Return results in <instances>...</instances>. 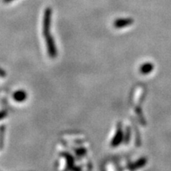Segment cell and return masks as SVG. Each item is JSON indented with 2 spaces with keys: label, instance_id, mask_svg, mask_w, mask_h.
<instances>
[{
  "label": "cell",
  "instance_id": "cell-1",
  "mask_svg": "<svg viewBox=\"0 0 171 171\" xmlns=\"http://www.w3.org/2000/svg\"><path fill=\"white\" fill-rule=\"evenodd\" d=\"M52 10L51 8H47L45 10L43 18V34L45 36L48 35L51 29V24H52Z\"/></svg>",
  "mask_w": 171,
  "mask_h": 171
},
{
  "label": "cell",
  "instance_id": "cell-2",
  "mask_svg": "<svg viewBox=\"0 0 171 171\" xmlns=\"http://www.w3.org/2000/svg\"><path fill=\"white\" fill-rule=\"evenodd\" d=\"M45 41H46L47 50H48V54L51 58H55L57 56V49L56 47L55 41L52 35L48 34L45 36Z\"/></svg>",
  "mask_w": 171,
  "mask_h": 171
},
{
  "label": "cell",
  "instance_id": "cell-3",
  "mask_svg": "<svg viewBox=\"0 0 171 171\" xmlns=\"http://www.w3.org/2000/svg\"><path fill=\"white\" fill-rule=\"evenodd\" d=\"M123 140V131H122L121 128H118L117 131H116V134L115 136V137L113 138V140H112L111 145L113 147H116L120 143V142Z\"/></svg>",
  "mask_w": 171,
  "mask_h": 171
},
{
  "label": "cell",
  "instance_id": "cell-4",
  "mask_svg": "<svg viewBox=\"0 0 171 171\" xmlns=\"http://www.w3.org/2000/svg\"><path fill=\"white\" fill-rule=\"evenodd\" d=\"M132 20L130 19H117V20L115 21L114 22V26L116 28H124L125 26H128V25H131L132 23Z\"/></svg>",
  "mask_w": 171,
  "mask_h": 171
},
{
  "label": "cell",
  "instance_id": "cell-5",
  "mask_svg": "<svg viewBox=\"0 0 171 171\" xmlns=\"http://www.w3.org/2000/svg\"><path fill=\"white\" fill-rule=\"evenodd\" d=\"M13 98L18 102H22V101L26 99L27 94L23 90H18V91H16L13 94Z\"/></svg>",
  "mask_w": 171,
  "mask_h": 171
},
{
  "label": "cell",
  "instance_id": "cell-6",
  "mask_svg": "<svg viewBox=\"0 0 171 171\" xmlns=\"http://www.w3.org/2000/svg\"><path fill=\"white\" fill-rule=\"evenodd\" d=\"M62 155L66 158L67 163V167L72 168L74 165V159H73V158H72V155H68V154H63Z\"/></svg>",
  "mask_w": 171,
  "mask_h": 171
},
{
  "label": "cell",
  "instance_id": "cell-7",
  "mask_svg": "<svg viewBox=\"0 0 171 171\" xmlns=\"http://www.w3.org/2000/svg\"><path fill=\"white\" fill-rule=\"evenodd\" d=\"M151 68H153V67H151V64H145L142 67L141 71L143 74H147L151 72Z\"/></svg>",
  "mask_w": 171,
  "mask_h": 171
},
{
  "label": "cell",
  "instance_id": "cell-8",
  "mask_svg": "<svg viewBox=\"0 0 171 171\" xmlns=\"http://www.w3.org/2000/svg\"><path fill=\"white\" fill-rule=\"evenodd\" d=\"M77 155H80V156H83V155H84L85 154H86V150L84 149V148H81V149H78L77 150Z\"/></svg>",
  "mask_w": 171,
  "mask_h": 171
},
{
  "label": "cell",
  "instance_id": "cell-9",
  "mask_svg": "<svg viewBox=\"0 0 171 171\" xmlns=\"http://www.w3.org/2000/svg\"><path fill=\"white\" fill-rule=\"evenodd\" d=\"M6 116H7V113L5 111L0 112V120L3 119L4 117H6Z\"/></svg>",
  "mask_w": 171,
  "mask_h": 171
},
{
  "label": "cell",
  "instance_id": "cell-10",
  "mask_svg": "<svg viewBox=\"0 0 171 171\" xmlns=\"http://www.w3.org/2000/svg\"><path fill=\"white\" fill-rule=\"evenodd\" d=\"M12 1H13V0H3V2L6 3H8L12 2Z\"/></svg>",
  "mask_w": 171,
  "mask_h": 171
}]
</instances>
